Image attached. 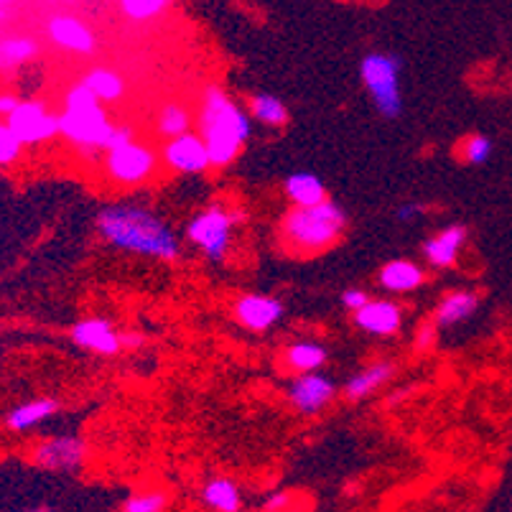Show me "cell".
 Returning a JSON list of instances; mask_svg holds the SVG:
<instances>
[{"instance_id":"obj_33","label":"cell","mask_w":512,"mask_h":512,"mask_svg":"<svg viewBox=\"0 0 512 512\" xmlns=\"http://www.w3.org/2000/svg\"><path fill=\"white\" fill-rule=\"evenodd\" d=\"M367 301H370V293L362 291V288H347V291L342 293V306L352 311V314H355L357 309H362Z\"/></svg>"},{"instance_id":"obj_10","label":"cell","mask_w":512,"mask_h":512,"mask_svg":"<svg viewBox=\"0 0 512 512\" xmlns=\"http://www.w3.org/2000/svg\"><path fill=\"white\" fill-rule=\"evenodd\" d=\"M164 164L171 171L184 176H197L204 174L207 169H212V161H209L207 143H204L202 133H192L186 130L181 136H174L166 141L164 151H161Z\"/></svg>"},{"instance_id":"obj_38","label":"cell","mask_w":512,"mask_h":512,"mask_svg":"<svg viewBox=\"0 0 512 512\" xmlns=\"http://www.w3.org/2000/svg\"><path fill=\"white\" fill-rule=\"evenodd\" d=\"M434 334H436V324H428V327L421 332V337H418V344H421V347H428L431 339H434Z\"/></svg>"},{"instance_id":"obj_29","label":"cell","mask_w":512,"mask_h":512,"mask_svg":"<svg viewBox=\"0 0 512 512\" xmlns=\"http://www.w3.org/2000/svg\"><path fill=\"white\" fill-rule=\"evenodd\" d=\"M166 6H169V0H120V8L130 21H151V18L161 16Z\"/></svg>"},{"instance_id":"obj_30","label":"cell","mask_w":512,"mask_h":512,"mask_svg":"<svg viewBox=\"0 0 512 512\" xmlns=\"http://www.w3.org/2000/svg\"><path fill=\"white\" fill-rule=\"evenodd\" d=\"M166 505H169V495H166V492L148 490V492H138V495L128 497L123 510L125 512H161L166 510Z\"/></svg>"},{"instance_id":"obj_25","label":"cell","mask_w":512,"mask_h":512,"mask_svg":"<svg viewBox=\"0 0 512 512\" xmlns=\"http://www.w3.org/2000/svg\"><path fill=\"white\" fill-rule=\"evenodd\" d=\"M250 118L258 123L268 125V128H283L288 123V107L281 97L271 95V92H258L250 97Z\"/></svg>"},{"instance_id":"obj_21","label":"cell","mask_w":512,"mask_h":512,"mask_svg":"<svg viewBox=\"0 0 512 512\" xmlns=\"http://www.w3.org/2000/svg\"><path fill=\"white\" fill-rule=\"evenodd\" d=\"M283 192H286L288 202L293 207H311V204H319L327 199V186L311 171H296L286 179L283 184Z\"/></svg>"},{"instance_id":"obj_13","label":"cell","mask_w":512,"mask_h":512,"mask_svg":"<svg viewBox=\"0 0 512 512\" xmlns=\"http://www.w3.org/2000/svg\"><path fill=\"white\" fill-rule=\"evenodd\" d=\"M355 327L372 337H393L403 327V309L395 301L370 299L362 309L355 311Z\"/></svg>"},{"instance_id":"obj_1","label":"cell","mask_w":512,"mask_h":512,"mask_svg":"<svg viewBox=\"0 0 512 512\" xmlns=\"http://www.w3.org/2000/svg\"><path fill=\"white\" fill-rule=\"evenodd\" d=\"M97 235L115 250L141 255L151 260L174 263L181 255V245L169 222L153 209L133 202L107 204L97 212Z\"/></svg>"},{"instance_id":"obj_32","label":"cell","mask_w":512,"mask_h":512,"mask_svg":"<svg viewBox=\"0 0 512 512\" xmlns=\"http://www.w3.org/2000/svg\"><path fill=\"white\" fill-rule=\"evenodd\" d=\"M423 212H426V204L421 202H403L395 209V220L403 222V225H411V222L421 220Z\"/></svg>"},{"instance_id":"obj_12","label":"cell","mask_w":512,"mask_h":512,"mask_svg":"<svg viewBox=\"0 0 512 512\" xmlns=\"http://www.w3.org/2000/svg\"><path fill=\"white\" fill-rule=\"evenodd\" d=\"M34 462L49 472H74L85 462V441L74 434L41 441L34 449Z\"/></svg>"},{"instance_id":"obj_6","label":"cell","mask_w":512,"mask_h":512,"mask_svg":"<svg viewBox=\"0 0 512 512\" xmlns=\"http://www.w3.org/2000/svg\"><path fill=\"white\" fill-rule=\"evenodd\" d=\"M240 214L230 212L222 204H209L186 225V240L204 253L212 263H222L232 248V230Z\"/></svg>"},{"instance_id":"obj_20","label":"cell","mask_w":512,"mask_h":512,"mask_svg":"<svg viewBox=\"0 0 512 512\" xmlns=\"http://www.w3.org/2000/svg\"><path fill=\"white\" fill-rule=\"evenodd\" d=\"M204 507L217 512L242 510V490L232 477H212L199 492Z\"/></svg>"},{"instance_id":"obj_27","label":"cell","mask_w":512,"mask_h":512,"mask_svg":"<svg viewBox=\"0 0 512 512\" xmlns=\"http://www.w3.org/2000/svg\"><path fill=\"white\" fill-rule=\"evenodd\" d=\"M492 138L484 136V133H472V136H464L462 141L456 143V158L464 161L467 166H482L492 158Z\"/></svg>"},{"instance_id":"obj_26","label":"cell","mask_w":512,"mask_h":512,"mask_svg":"<svg viewBox=\"0 0 512 512\" xmlns=\"http://www.w3.org/2000/svg\"><path fill=\"white\" fill-rule=\"evenodd\" d=\"M102 102H118L123 97L125 85L123 79H120L118 72L113 69H105V67H95L87 72V77L82 79Z\"/></svg>"},{"instance_id":"obj_37","label":"cell","mask_w":512,"mask_h":512,"mask_svg":"<svg viewBox=\"0 0 512 512\" xmlns=\"http://www.w3.org/2000/svg\"><path fill=\"white\" fill-rule=\"evenodd\" d=\"M120 344H123V347H141L143 337H141V334H133V332L120 334Z\"/></svg>"},{"instance_id":"obj_18","label":"cell","mask_w":512,"mask_h":512,"mask_svg":"<svg viewBox=\"0 0 512 512\" xmlns=\"http://www.w3.org/2000/svg\"><path fill=\"white\" fill-rule=\"evenodd\" d=\"M479 309V293L462 288V291H451L449 296L441 299V304L434 311L436 329L456 327L462 321H469Z\"/></svg>"},{"instance_id":"obj_19","label":"cell","mask_w":512,"mask_h":512,"mask_svg":"<svg viewBox=\"0 0 512 512\" xmlns=\"http://www.w3.org/2000/svg\"><path fill=\"white\" fill-rule=\"evenodd\" d=\"M57 411V398H34L29 400V403H21V406L11 408V411L6 413V426L11 428V431H16V434H26V431H34L36 426L49 421Z\"/></svg>"},{"instance_id":"obj_16","label":"cell","mask_w":512,"mask_h":512,"mask_svg":"<svg viewBox=\"0 0 512 512\" xmlns=\"http://www.w3.org/2000/svg\"><path fill=\"white\" fill-rule=\"evenodd\" d=\"M464 242H467V227L451 225L423 242V258L434 268H451L459 260Z\"/></svg>"},{"instance_id":"obj_14","label":"cell","mask_w":512,"mask_h":512,"mask_svg":"<svg viewBox=\"0 0 512 512\" xmlns=\"http://www.w3.org/2000/svg\"><path fill=\"white\" fill-rule=\"evenodd\" d=\"M46 36L51 44L62 46V49L72 51V54H92L97 46L95 34L90 31L85 21H79L77 16H54L46 23Z\"/></svg>"},{"instance_id":"obj_36","label":"cell","mask_w":512,"mask_h":512,"mask_svg":"<svg viewBox=\"0 0 512 512\" xmlns=\"http://www.w3.org/2000/svg\"><path fill=\"white\" fill-rule=\"evenodd\" d=\"M18 102L21 100H18L16 95H11V92H3V95H0V118H8V115L16 110Z\"/></svg>"},{"instance_id":"obj_17","label":"cell","mask_w":512,"mask_h":512,"mask_svg":"<svg viewBox=\"0 0 512 512\" xmlns=\"http://www.w3.org/2000/svg\"><path fill=\"white\" fill-rule=\"evenodd\" d=\"M423 281H426V273L421 265L406 258L390 260L377 273V283L390 293H413L423 286Z\"/></svg>"},{"instance_id":"obj_8","label":"cell","mask_w":512,"mask_h":512,"mask_svg":"<svg viewBox=\"0 0 512 512\" xmlns=\"http://www.w3.org/2000/svg\"><path fill=\"white\" fill-rule=\"evenodd\" d=\"M13 133L21 138L23 146H36L59 136V115H54L44 102L26 100L18 102L16 110L6 118Z\"/></svg>"},{"instance_id":"obj_3","label":"cell","mask_w":512,"mask_h":512,"mask_svg":"<svg viewBox=\"0 0 512 512\" xmlns=\"http://www.w3.org/2000/svg\"><path fill=\"white\" fill-rule=\"evenodd\" d=\"M347 230V212L332 199L311 207H293L283 220V240L299 255L324 253L342 240Z\"/></svg>"},{"instance_id":"obj_15","label":"cell","mask_w":512,"mask_h":512,"mask_svg":"<svg viewBox=\"0 0 512 512\" xmlns=\"http://www.w3.org/2000/svg\"><path fill=\"white\" fill-rule=\"evenodd\" d=\"M72 342L79 344L87 352H95L102 357L118 355L123 344H120V334L115 332L113 324L107 319H82L72 327Z\"/></svg>"},{"instance_id":"obj_5","label":"cell","mask_w":512,"mask_h":512,"mask_svg":"<svg viewBox=\"0 0 512 512\" xmlns=\"http://www.w3.org/2000/svg\"><path fill=\"white\" fill-rule=\"evenodd\" d=\"M360 79L380 118L398 120L403 115V59L398 54L367 51L360 59Z\"/></svg>"},{"instance_id":"obj_34","label":"cell","mask_w":512,"mask_h":512,"mask_svg":"<svg viewBox=\"0 0 512 512\" xmlns=\"http://www.w3.org/2000/svg\"><path fill=\"white\" fill-rule=\"evenodd\" d=\"M133 141V128L130 125H113V133H110V141H107V148L123 146V143ZM105 148V151H107Z\"/></svg>"},{"instance_id":"obj_11","label":"cell","mask_w":512,"mask_h":512,"mask_svg":"<svg viewBox=\"0 0 512 512\" xmlns=\"http://www.w3.org/2000/svg\"><path fill=\"white\" fill-rule=\"evenodd\" d=\"M235 319L240 321L242 327L250 329V332H271L273 327H278L283 321V309L281 299L276 296H268V293H245L235 301Z\"/></svg>"},{"instance_id":"obj_7","label":"cell","mask_w":512,"mask_h":512,"mask_svg":"<svg viewBox=\"0 0 512 512\" xmlns=\"http://www.w3.org/2000/svg\"><path fill=\"white\" fill-rule=\"evenodd\" d=\"M156 151L146 143L128 141L123 146L107 148L105 153V171L107 176L120 186H138L151 179L156 171Z\"/></svg>"},{"instance_id":"obj_23","label":"cell","mask_w":512,"mask_h":512,"mask_svg":"<svg viewBox=\"0 0 512 512\" xmlns=\"http://www.w3.org/2000/svg\"><path fill=\"white\" fill-rule=\"evenodd\" d=\"M327 347L319 342H293L283 352V365L291 372H314L327 365Z\"/></svg>"},{"instance_id":"obj_22","label":"cell","mask_w":512,"mask_h":512,"mask_svg":"<svg viewBox=\"0 0 512 512\" xmlns=\"http://www.w3.org/2000/svg\"><path fill=\"white\" fill-rule=\"evenodd\" d=\"M393 375H395L393 362H375V365L365 367V370H360L357 375L349 377L347 385H344V395H347V400L357 403V400L375 393L377 388H383Z\"/></svg>"},{"instance_id":"obj_35","label":"cell","mask_w":512,"mask_h":512,"mask_svg":"<svg viewBox=\"0 0 512 512\" xmlns=\"http://www.w3.org/2000/svg\"><path fill=\"white\" fill-rule=\"evenodd\" d=\"M288 507V495L286 492H273V495L265 497L263 510H286Z\"/></svg>"},{"instance_id":"obj_31","label":"cell","mask_w":512,"mask_h":512,"mask_svg":"<svg viewBox=\"0 0 512 512\" xmlns=\"http://www.w3.org/2000/svg\"><path fill=\"white\" fill-rule=\"evenodd\" d=\"M23 153L21 138L13 133L11 125L6 120H0V166H11L16 164Z\"/></svg>"},{"instance_id":"obj_4","label":"cell","mask_w":512,"mask_h":512,"mask_svg":"<svg viewBox=\"0 0 512 512\" xmlns=\"http://www.w3.org/2000/svg\"><path fill=\"white\" fill-rule=\"evenodd\" d=\"M113 123L107 118L102 100L79 82L64 97V113L59 115V136L79 148H107Z\"/></svg>"},{"instance_id":"obj_24","label":"cell","mask_w":512,"mask_h":512,"mask_svg":"<svg viewBox=\"0 0 512 512\" xmlns=\"http://www.w3.org/2000/svg\"><path fill=\"white\" fill-rule=\"evenodd\" d=\"M39 44L29 36H6L0 39V74H11L26 62L36 59Z\"/></svg>"},{"instance_id":"obj_28","label":"cell","mask_w":512,"mask_h":512,"mask_svg":"<svg viewBox=\"0 0 512 512\" xmlns=\"http://www.w3.org/2000/svg\"><path fill=\"white\" fill-rule=\"evenodd\" d=\"M156 125L161 136L174 138L186 133V130H192V115H189V110H186L184 105H179V102H169V105L161 107Z\"/></svg>"},{"instance_id":"obj_2","label":"cell","mask_w":512,"mask_h":512,"mask_svg":"<svg viewBox=\"0 0 512 512\" xmlns=\"http://www.w3.org/2000/svg\"><path fill=\"white\" fill-rule=\"evenodd\" d=\"M199 133L207 143L214 169H225L250 141L253 118L237 102H232L220 87H207L199 113Z\"/></svg>"},{"instance_id":"obj_9","label":"cell","mask_w":512,"mask_h":512,"mask_svg":"<svg viewBox=\"0 0 512 512\" xmlns=\"http://www.w3.org/2000/svg\"><path fill=\"white\" fill-rule=\"evenodd\" d=\"M334 395H337V385L332 383V377L324 375L321 370L296 372V377L288 383L286 390L288 403L301 416H316V413H321L332 403Z\"/></svg>"}]
</instances>
